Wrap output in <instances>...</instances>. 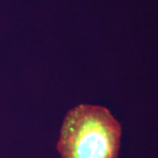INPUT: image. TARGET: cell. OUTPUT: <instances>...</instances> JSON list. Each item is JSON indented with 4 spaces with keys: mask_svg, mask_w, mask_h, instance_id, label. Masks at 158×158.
<instances>
[{
    "mask_svg": "<svg viewBox=\"0 0 158 158\" xmlns=\"http://www.w3.org/2000/svg\"><path fill=\"white\" fill-rule=\"evenodd\" d=\"M121 126L107 108L78 105L62 122L57 149L62 158H118Z\"/></svg>",
    "mask_w": 158,
    "mask_h": 158,
    "instance_id": "cell-1",
    "label": "cell"
}]
</instances>
